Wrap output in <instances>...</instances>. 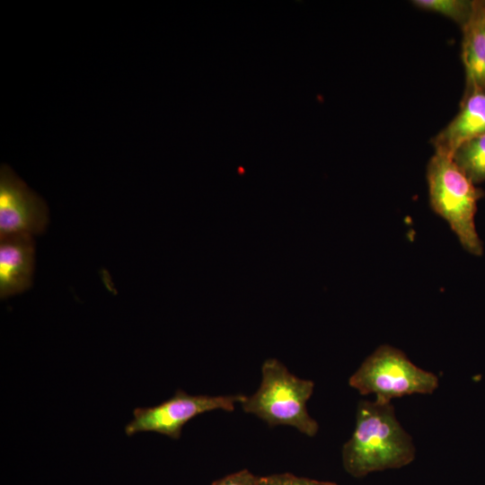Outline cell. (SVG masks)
I'll return each mask as SVG.
<instances>
[{
  "label": "cell",
  "mask_w": 485,
  "mask_h": 485,
  "mask_svg": "<svg viewBox=\"0 0 485 485\" xmlns=\"http://www.w3.org/2000/svg\"><path fill=\"white\" fill-rule=\"evenodd\" d=\"M485 134V91L463 93L454 119L431 139L435 153L452 156L467 140Z\"/></svg>",
  "instance_id": "8"
},
{
  "label": "cell",
  "mask_w": 485,
  "mask_h": 485,
  "mask_svg": "<svg viewBox=\"0 0 485 485\" xmlns=\"http://www.w3.org/2000/svg\"><path fill=\"white\" fill-rule=\"evenodd\" d=\"M48 223L45 201L6 164L0 168V236L42 234Z\"/></svg>",
  "instance_id": "6"
},
{
  "label": "cell",
  "mask_w": 485,
  "mask_h": 485,
  "mask_svg": "<svg viewBox=\"0 0 485 485\" xmlns=\"http://www.w3.org/2000/svg\"><path fill=\"white\" fill-rule=\"evenodd\" d=\"M34 242L27 234L0 236V298L26 291L32 284Z\"/></svg>",
  "instance_id": "7"
},
{
  "label": "cell",
  "mask_w": 485,
  "mask_h": 485,
  "mask_svg": "<svg viewBox=\"0 0 485 485\" xmlns=\"http://www.w3.org/2000/svg\"><path fill=\"white\" fill-rule=\"evenodd\" d=\"M451 157L473 184L485 181V134L460 145Z\"/></svg>",
  "instance_id": "10"
},
{
  "label": "cell",
  "mask_w": 485,
  "mask_h": 485,
  "mask_svg": "<svg viewBox=\"0 0 485 485\" xmlns=\"http://www.w3.org/2000/svg\"><path fill=\"white\" fill-rule=\"evenodd\" d=\"M429 201L443 217L460 243L472 255L481 256L482 242L475 225L477 202L482 190L476 188L451 156L435 153L427 167Z\"/></svg>",
  "instance_id": "3"
},
{
  "label": "cell",
  "mask_w": 485,
  "mask_h": 485,
  "mask_svg": "<svg viewBox=\"0 0 485 485\" xmlns=\"http://www.w3.org/2000/svg\"><path fill=\"white\" fill-rule=\"evenodd\" d=\"M461 30L464 93L485 91V1L475 0L472 17Z\"/></svg>",
  "instance_id": "9"
},
{
  "label": "cell",
  "mask_w": 485,
  "mask_h": 485,
  "mask_svg": "<svg viewBox=\"0 0 485 485\" xmlns=\"http://www.w3.org/2000/svg\"><path fill=\"white\" fill-rule=\"evenodd\" d=\"M259 481L260 476L243 469L216 480L211 485H258Z\"/></svg>",
  "instance_id": "13"
},
{
  "label": "cell",
  "mask_w": 485,
  "mask_h": 485,
  "mask_svg": "<svg viewBox=\"0 0 485 485\" xmlns=\"http://www.w3.org/2000/svg\"><path fill=\"white\" fill-rule=\"evenodd\" d=\"M411 4L420 10L447 17L462 29L472 17L475 0H413Z\"/></svg>",
  "instance_id": "11"
},
{
  "label": "cell",
  "mask_w": 485,
  "mask_h": 485,
  "mask_svg": "<svg viewBox=\"0 0 485 485\" xmlns=\"http://www.w3.org/2000/svg\"><path fill=\"white\" fill-rule=\"evenodd\" d=\"M314 389L309 379L295 376L275 358H268L261 366L259 389L241 402L246 413L253 414L269 426H289L313 437L318 430L317 421L307 410V401Z\"/></svg>",
  "instance_id": "2"
},
{
  "label": "cell",
  "mask_w": 485,
  "mask_h": 485,
  "mask_svg": "<svg viewBox=\"0 0 485 485\" xmlns=\"http://www.w3.org/2000/svg\"><path fill=\"white\" fill-rule=\"evenodd\" d=\"M341 455L345 471L360 478L408 465L415 458L416 447L392 403L361 401L354 431L343 445Z\"/></svg>",
  "instance_id": "1"
},
{
  "label": "cell",
  "mask_w": 485,
  "mask_h": 485,
  "mask_svg": "<svg viewBox=\"0 0 485 485\" xmlns=\"http://www.w3.org/2000/svg\"><path fill=\"white\" fill-rule=\"evenodd\" d=\"M258 485H338L332 481L299 477L292 473H275L260 477Z\"/></svg>",
  "instance_id": "12"
},
{
  "label": "cell",
  "mask_w": 485,
  "mask_h": 485,
  "mask_svg": "<svg viewBox=\"0 0 485 485\" xmlns=\"http://www.w3.org/2000/svg\"><path fill=\"white\" fill-rule=\"evenodd\" d=\"M348 384L362 395H375L378 403L411 394H431L439 379L413 364L400 349L379 346L349 377Z\"/></svg>",
  "instance_id": "4"
},
{
  "label": "cell",
  "mask_w": 485,
  "mask_h": 485,
  "mask_svg": "<svg viewBox=\"0 0 485 485\" xmlns=\"http://www.w3.org/2000/svg\"><path fill=\"white\" fill-rule=\"evenodd\" d=\"M246 395H192L178 389L173 396L162 403L148 408H136L133 419L125 427L128 436L138 432H155L172 439H179L183 426L199 414L221 410H234L235 405Z\"/></svg>",
  "instance_id": "5"
}]
</instances>
